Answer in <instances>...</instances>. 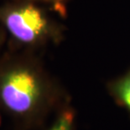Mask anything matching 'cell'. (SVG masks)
<instances>
[{"label": "cell", "instance_id": "6da1fadb", "mask_svg": "<svg viewBox=\"0 0 130 130\" xmlns=\"http://www.w3.org/2000/svg\"><path fill=\"white\" fill-rule=\"evenodd\" d=\"M61 94L36 64L19 62L0 70V114L19 130H35L65 106Z\"/></svg>", "mask_w": 130, "mask_h": 130}, {"label": "cell", "instance_id": "7a4b0ae2", "mask_svg": "<svg viewBox=\"0 0 130 130\" xmlns=\"http://www.w3.org/2000/svg\"><path fill=\"white\" fill-rule=\"evenodd\" d=\"M6 26L16 39L34 43L49 33L50 25L43 12L31 4L24 5L8 15Z\"/></svg>", "mask_w": 130, "mask_h": 130}, {"label": "cell", "instance_id": "3957f363", "mask_svg": "<svg viewBox=\"0 0 130 130\" xmlns=\"http://www.w3.org/2000/svg\"><path fill=\"white\" fill-rule=\"evenodd\" d=\"M107 90L116 103L130 116V69L123 76L109 82Z\"/></svg>", "mask_w": 130, "mask_h": 130}, {"label": "cell", "instance_id": "277c9868", "mask_svg": "<svg viewBox=\"0 0 130 130\" xmlns=\"http://www.w3.org/2000/svg\"><path fill=\"white\" fill-rule=\"evenodd\" d=\"M76 114L70 107H65L57 112L53 123L47 130H74Z\"/></svg>", "mask_w": 130, "mask_h": 130}, {"label": "cell", "instance_id": "5b68a950", "mask_svg": "<svg viewBox=\"0 0 130 130\" xmlns=\"http://www.w3.org/2000/svg\"><path fill=\"white\" fill-rule=\"evenodd\" d=\"M41 1H45L51 4L54 6V9L57 12L61 14L62 15L66 14V0H41Z\"/></svg>", "mask_w": 130, "mask_h": 130}, {"label": "cell", "instance_id": "8992f818", "mask_svg": "<svg viewBox=\"0 0 130 130\" xmlns=\"http://www.w3.org/2000/svg\"><path fill=\"white\" fill-rule=\"evenodd\" d=\"M1 118H2V115L0 114V124H1Z\"/></svg>", "mask_w": 130, "mask_h": 130}]
</instances>
